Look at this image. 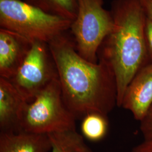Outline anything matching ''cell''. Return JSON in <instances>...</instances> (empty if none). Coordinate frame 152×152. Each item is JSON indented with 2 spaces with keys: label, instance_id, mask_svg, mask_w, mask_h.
<instances>
[{
  "label": "cell",
  "instance_id": "6da1fadb",
  "mask_svg": "<svg viewBox=\"0 0 152 152\" xmlns=\"http://www.w3.org/2000/svg\"><path fill=\"white\" fill-rule=\"evenodd\" d=\"M48 45L64 100L76 118L92 113L107 116L117 102L116 82L108 64L102 59L93 63L83 58L64 34Z\"/></svg>",
  "mask_w": 152,
  "mask_h": 152
},
{
  "label": "cell",
  "instance_id": "7a4b0ae2",
  "mask_svg": "<svg viewBox=\"0 0 152 152\" xmlns=\"http://www.w3.org/2000/svg\"><path fill=\"white\" fill-rule=\"evenodd\" d=\"M110 13L113 27L99 51L114 74L117 105L121 107L131 81L146 65L149 57L145 36L147 17L140 0H114Z\"/></svg>",
  "mask_w": 152,
  "mask_h": 152
},
{
  "label": "cell",
  "instance_id": "3957f363",
  "mask_svg": "<svg viewBox=\"0 0 152 152\" xmlns=\"http://www.w3.org/2000/svg\"><path fill=\"white\" fill-rule=\"evenodd\" d=\"M72 21L48 14L22 0H0V27L31 42L49 44L68 29Z\"/></svg>",
  "mask_w": 152,
  "mask_h": 152
},
{
  "label": "cell",
  "instance_id": "277c9868",
  "mask_svg": "<svg viewBox=\"0 0 152 152\" xmlns=\"http://www.w3.org/2000/svg\"><path fill=\"white\" fill-rule=\"evenodd\" d=\"M76 120L65 104L58 78L27 102L20 130L44 135L76 130Z\"/></svg>",
  "mask_w": 152,
  "mask_h": 152
},
{
  "label": "cell",
  "instance_id": "5b68a950",
  "mask_svg": "<svg viewBox=\"0 0 152 152\" xmlns=\"http://www.w3.org/2000/svg\"><path fill=\"white\" fill-rule=\"evenodd\" d=\"M77 1V15L70 28L76 50L83 58L96 63L99 50L113 27V18L104 8L103 0Z\"/></svg>",
  "mask_w": 152,
  "mask_h": 152
},
{
  "label": "cell",
  "instance_id": "8992f818",
  "mask_svg": "<svg viewBox=\"0 0 152 152\" xmlns=\"http://www.w3.org/2000/svg\"><path fill=\"white\" fill-rule=\"evenodd\" d=\"M58 78L56 66L48 44L34 41L15 75L9 80L29 102Z\"/></svg>",
  "mask_w": 152,
  "mask_h": 152
},
{
  "label": "cell",
  "instance_id": "52a82bcc",
  "mask_svg": "<svg viewBox=\"0 0 152 152\" xmlns=\"http://www.w3.org/2000/svg\"><path fill=\"white\" fill-rule=\"evenodd\" d=\"M141 121L152 107V62L144 65L125 91L121 104Z\"/></svg>",
  "mask_w": 152,
  "mask_h": 152
},
{
  "label": "cell",
  "instance_id": "ba28073f",
  "mask_svg": "<svg viewBox=\"0 0 152 152\" xmlns=\"http://www.w3.org/2000/svg\"><path fill=\"white\" fill-rule=\"evenodd\" d=\"M32 42L0 28V77L10 80L24 60Z\"/></svg>",
  "mask_w": 152,
  "mask_h": 152
},
{
  "label": "cell",
  "instance_id": "9c48e42d",
  "mask_svg": "<svg viewBox=\"0 0 152 152\" xmlns=\"http://www.w3.org/2000/svg\"><path fill=\"white\" fill-rule=\"evenodd\" d=\"M27 101L9 80L0 77V132H20Z\"/></svg>",
  "mask_w": 152,
  "mask_h": 152
},
{
  "label": "cell",
  "instance_id": "30bf717a",
  "mask_svg": "<svg viewBox=\"0 0 152 152\" xmlns=\"http://www.w3.org/2000/svg\"><path fill=\"white\" fill-rule=\"evenodd\" d=\"M48 135L20 132H0V152H50Z\"/></svg>",
  "mask_w": 152,
  "mask_h": 152
},
{
  "label": "cell",
  "instance_id": "8fae6325",
  "mask_svg": "<svg viewBox=\"0 0 152 152\" xmlns=\"http://www.w3.org/2000/svg\"><path fill=\"white\" fill-rule=\"evenodd\" d=\"M48 135L51 143L50 152H95L76 130L55 132Z\"/></svg>",
  "mask_w": 152,
  "mask_h": 152
},
{
  "label": "cell",
  "instance_id": "7c38bea8",
  "mask_svg": "<svg viewBox=\"0 0 152 152\" xmlns=\"http://www.w3.org/2000/svg\"><path fill=\"white\" fill-rule=\"evenodd\" d=\"M43 11L73 21L77 15V0H23Z\"/></svg>",
  "mask_w": 152,
  "mask_h": 152
},
{
  "label": "cell",
  "instance_id": "4fadbf2b",
  "mask_svg": "<svg viewBox=\"0 0 152 152\" xmlns=\"http://www.w3.org/2000/svg\"><path fill=\"white\" fill-rule=\"evenodd\" d=\"M82 136L92 141L102 140L108 130L107 116L98 113H92L82 118L81 126Z\"/></svg>",
  "mask_w": 152,
  "mask_h": 152
},
{
  "label": "cell",
  "instance_id": "5bb4252c",
  "mask_svg": "<svg viewBox=\"0 0 152 152\" xmlns=\"http://www.w3.org/2000/svg\"><path fill=\"white\" fill-rule=\"evenodd\" d=\"M140 122V130L144 140L152 141V107Z\"/></svg>",
  "mask_w": 152,
  "mask_h": 152
},
{
  "label": "cell",
  "instance_id": "9a60e30c",
  "mask_svg": "<svg viewBox=\"0 0 152 152\" xmlns=\"http://www.w3.org/2000/svg\"><path fill=\"white\" fill-rule=\"evenodd\" d=\"M145 36L149 57L152 62V21L147 18L145 27Z\"/></svg>",
  "mask_w": 152,
  "mask_h": 152
},
{
  "label": "cell",
  "instance_id": "2e32d148",
  "mask_svg": "<svg viewBox=\"0 0 152 152\" xmlns=\"http://www.w3.org/2000/svg\"><path fill=\"white\" fill-rule=\"evenodd\" d=\"M130 152H152V141L144 140L134 147Z\"/></svg>",
  "mask_w": 152,
  "mask_h": 152
},
{
  "label": "cell",
  "instance_id": "e0dca14e",
  "mask_svg": "<svg viewBox=\"0 0 152 152\" xmlns=\"http://www.w3.org/2000/svg\"><path fill=\"white\" fill-rule=\"evenodd\" d=\"M140 2L146 17L152 21V0H140Z\"/></svg>",
  "mask_w": 152,
  "mask_h": 152
}]
</instances>
